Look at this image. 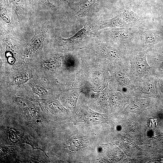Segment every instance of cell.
Segmentation results:
<instances>
[{"label":"cell","mask_w":163,"mask_h":163,"mask_svg":"<svg viewBox=\"0 0 163 163\" xmlns=\"http://www.w3.org/2000/svg\"><path fill=\"white\" fill-rule=\"evenodd\" d=\"M32 6L40 9H54L56 7L49 0H28Z\"/></svg>","instance_id":"obj_9"},{"label":"cell","mask_w":163,"mask_h":163,"mask_svg":"<svg viewBox=\"0 0 163 163\" xmlns=\"http://www.w3.org/2000/svg\"><path fill=\"white\" fill-rule=\"evenodd\" d=\"M31 87L35 92L39 95H46L47 94L45 89L38 85H32Z\"/></svg>","instance_id":"obj_18"},{"label":"cell","mask_w":163,"mask_h":163,"mask_svg":"<svg viewBox=\"0 0 163 163\" xmlns=\"http://www.w3.org/2000/svg\"><path fill=\"white\" fill-rule=\"evenodd\" d=\"M134 27L113 28L105 31V36L111 40L120 43L130 42L136 37L137 32Z\"/></svg>","instance_id":"obj_1"},{"label":"cell","mask_w":163,"mask_h":163,"mask_svg":"<svg viewBox=\"0 0 163 163\" xmlns=\"http://www.w3.org/2000/svg\"><path fill=\"white\" fill-rule=\"evenodd\" d=\"M128 27H131L121 17L118 16L102 21L97 26L96 29L101 30L107 28H113Z\"/></svg>","instance_id":"obj_5"},{"label":"cell","mask_w":163,"mask_h":163,"mask_svg":"<svg viewBox=\"0 0 163 163\" xmlns=\"http://www.w3.org/2000/svg\"><path fill=\"white\" fill-rule=\"evenodd\" d=\"M16 101L18 105L24 109L28 110L32 107L30 102L23 98L18 97Z\"/></svg>","instance_id":"obj_15"},{"label":"cell","mask_w":163,"mask_h":163,"mask_svg":"<svg viewBox=\"0 0 163 163\" xmlns=\"http://www.w3.org/2000/svg\"><path fill=\"white\" fill-rule=\"evenodd\" d=\"M89 28L84 26L78 31L73 36L67 38L59 37V41L60 42L66 45H75L83 40L88 34Z\"/></svg>","instance_id":"obj_6"},{"label":"cell","mask_w":163,"mask_h":163,"mask_svg":"<svg viewBox=\"0 0 163 163\" xmlns=\"http://www.w3.org/2000/svg\"><path fill=\"white\" fill-rule=\"evenodd\" d=\"M132 27L138 28L148 21L144 15L136 13L129 8L122 6L119 15Z\"/></svg>","instance_id":"obj_2"},{"label":"cell","mask_w":163,"mask_h":163,"mask_svg":"<svg viewBox=\"0 0 163 163\" xmlns=\"http://www.w3.org/2000/svg\"><path fill=\"white\" fill-rule=\"evenodd\" d=\"M63 58L62 54L57 55L45 63V65L50 69H56L61 65Z\"/></svg>","instance_id":"obj_10"},{"label":"cell","mask_w":163,"mask_h":163,"mask_svg":"<svg viewBox=\"0 0 163 163\" xmlns=\"http://www.w3.org/2000/svg\"><path fill=\"white\" fill-rule=\"evenodd\" d=\"M82 144V139L79 137H74L71 138L69 141V147L72 150L78 149Z\"/></svg>","instance_id":"obj_13"},{"label":"cell","mask_w":163,"mask_h":163,"mask_svg":"<svg viewBox=\"0 0 163 163\" xmlns=\"http://www.w3.org/2000/svg\"><path fill=\"white\" fill-rule=\"evenodd\" d=\"M97 0H85L80 6L79 11L76 14L78 18L83 17L89 12L91 7L96 2Z\"/></svg>","instance_id":"obj_8"},{"label":"cell","mask_w":163,"mask_h":163,"mask_svg":"<svg viewBox=\"0 0 163 163\" xmlns=\"http://www.w3.org/2000/svg\"><path fill=\"white\" fill-rule=\"evenodd\" d=\"M95 47L101 54L106 58L117 60L121 58L119 50L114 47L101 42L97 44Z\"/></svg>","instance_id":"obj_4"},{"label":"cell","mask_w":163,"mask_h":163,"mask_svg":"<svg viewBox=\"0 0 163 163\" xmlns=\"http://www.w3.org/2000/svg\"><path fill=\"white\" fill-rule=\"evenodd\" d=\"M87 119L89 121L93 122H100L103 119V117L100 114L93 111L88 108Z\"/></svg>","instance_id":"obj_12"},{"label":"cell","mask_w":163,"mask_h":163,"mask_svg":"<svg viewBox=\"0 0 163 163\" xmlns=\"http://www.w3.org/2000/svg\"><path fill=\"white\" fill-rule=\"evenodd\" d=\"M7 13V10L5 7L4 5L1 3V17L5 22L7 23H9L10 22V19Z\"/></svg>","instance_id":"obj_16"},{"label":"cell","mask_w":163,"mask_h":163,"mask_svg":"<svg viewBox=\"0 0 163 163\" xmlns=\"http://www.w3.org/2000/svg\"><path fill=\"white\" fill-rule=\"evenodd\" d=\"M137 28L139 38L146 45H151L163 40V31L146 29L142 26Z\"/></svg>","instance_id":"obj_3"},{"label":"cell","mask_w":163,"mask_h":163,"mask_svg":"<svg viewBox=\"0 0 163 163\" xmlns=\"http://www.w3.org/2000/svg\"><path fill=\"white\" fill-rule=\"evenodd\" d=\"M46 107L51 110L63 111L64 108L62 105L55 101H49L46 102Z\"/></svg>","instance_id":"obj_14"},{"label":"cell","mask_w":163,"mask_h":163,"mask_svg":"<svg viewBox=\"0 0 163 163\" xmlns=\"http://www.w3.org/2000/svg\"><path fill=\"white\" fill-rule=\"evenodd\" d=\"M44 36L43 32H36L30 43L29 52L32 54L36 51L41 45Z\"/></svg>","instance_id":"obj_7"},{"label":"cell","mask_w":163,"mask_h":163,"mask_svg":"<svg viewBox=\"0 0 163 163\" xmlns=\"http://www.w3.org/2000/svg\"><path fill=\"white\" fill-rule=\"evenodd\" d=\"M1 3H2L4 5H8V0H1Z\"/></svg>","instance_id":"obj_19"},{"label":"cell","mask_w":163,"mask_h":163,"mask_svg":"<svg viewBox=\"0 0 163 163\" xmlns=\"http://www.w3.org/2000/svg\"><path fill=\"white\" fill-rule=\"evenodd\" d=\"M30 78L26 75H20L15 77L12 81L13 84L20 85L25 82Z\"/></svg>","instance_id":"obj_17"},{"label":"cell","mask_w":163,"mask_h":163,"mask_svg":"<svg viewBox=\"0 0 163 163\" xmlns=\"http://www.w3.org/2000/svg\"><path fill=\"white\" fill-rule=\"evenodd\" d=\"M58 1L60 2H66L71 0H58Z\"/></svg>","instance_id":"obj_20"},{"label":"cell","mask_w":163,"mask_h":163,"mask_svg":"<svg viewBox=\"0 0 163 163\" xmlns=\"http://www.w3.org/2000/svg\"><path fill=\"white\" fill-rule=\"evenodd\" d=\"M145 53L144 54H139L136 56V63L139 69L143 71L147 67V62L145 58Z\"/></svg>","instance_id":"obj_11"}]
</instances>
